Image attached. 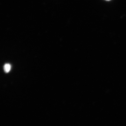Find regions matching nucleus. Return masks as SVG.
<instances>
[{
    "instance_id": "2",
    "label": "nucleus",
    "mask_w": 126,
    "mask_h": 126,
    "mask_svg": "<svg viewBox=\"0 0 126 126\" xmlns=\"http://www.w3.org/2000/svg\"></svg>"
},
{
    "instance_id": "1",
    "label": "nucleus",
    "mask_w": 126,
    "mask_h": 126,
    "mask_svg": "<svg viewBox=\"0 0 126 126\" xmlns=\"http://www.w3.org/2000/svg\"><path fill=\"white\" fill-rule=\"evenodd\" d=\"M11 66L9 63H6L4 66V70L5 73H9L11 70Z\"/></svg>"
}]
</instances>
